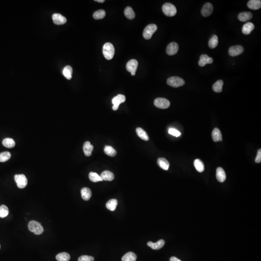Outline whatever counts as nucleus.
I'll list each match as a JSON object with an SVG mask.
<instances>
[{"mask_svg": "<svg viewBox=\"0 0 261 261\" xmlns=\"http://www.w3.org/2000/svg\"><path fill=\"white\" fill-rule=\"evenodd\" d=\"M179 50V45L175 42H172L168 45L166 48V53L170 56L174 55L177 53Z\"/></svg>", "mask_w": 261, "mask_h": 261, "instance_id": "f8f14e48", "label": "nucleus"}, {"mask_svg": "<svg viewBox=\"0 0 261 261\" xmlns=\"http://www.w3.org/2000/svg\"><path fill=\"white\" fill-rule=\"evenodd\" d=\"M52 20L54 24L56 25H63L67 21L64 16L58 13H55L52 15Z\"/></svg>", "mask_w": 261, "mask_h": 261, "instance_id": "ddd939ff", "label": "nucleus"}, {"mask_svg": "<svg viewBox=\"0 0 261 261\" xmlns=\"http://www.w3.org/2000/svg\"><path fill=\"white\" fill-rule=\"evenodd\" d=\"M252 17V14L249 12H244L240 13L238 16V19L241 22H245L250 20Z\"/></svg>", "mask_w": 261, "mask_h": 261, "instance_id": "dca6fc26", "label": "nucleus"}, {"mask_svg": "<svg viewBox=\"0 0 261 261\" xmlns=\"http://www.w3.org/2000/svg\"><path fill=\"white\" fill-rule=\"evenodd\" d=\"M137 256L132 252H129L122 257V261H136Z\"/></svg>", "mask_w": 261, "mask_h": 261, "instance_id": "a878e982", "label": "nucleus"}, {"mask_svg": "<svg viewBox=\"0 0 261 261\" xmlns=\"http://www.w3.org/2000/svg\"><path fill=\"white\" fill-rule=\"evenodd\" d=\"M213 62V60L212 58H211V57H208V60H207V64L212 63Z\"/></svg>", "mask_w": 261, "mask_h": 261, "instance_id": "c03bdc74", "label": "nucleus"}, {"mask_svg": "<svg viewBox=\"0 0 261 261\" xmlns=\"http://www.w3.org/2000/svg\"><path fill=\"white\" fill-rule=\"evenodd\" d=\"M170 261H182L181 260H179V259H178L176 257L173 256L172 257L170 258Z\"/></svg>", "mask_w": 261, "mask_h": 261, "instance_id": "37998d69", "label": "nucleus"}, {"mask_svg": "<svg viewBox=\"0 0 261 261\" xmlns=\"http://www.w3.org/2000/svg\"><path fill=\"white\" fill-rule=\"evenodd\" d=\"M254 25L252 22H247L243 26L242 31L244 34L248 35L251 34L252 31L254 30Z\"/></svg>", "mask_w": 261, "mask_h": 261, "instance_id": "6ab92c4d", "label": "nucleus"}, {"mask_svg": "<svg viewBox=\"0 0 261 261\" xmlns=\"http://www.w3.org/2000/svg\"><path fill=\"white\" fill-rule=\"evenodd\" d=\"M138 63L137 60L132 59L129 60L126 64V69L128 72H130L132 75H135L136 72L138 67Z\"/></svg>", "mask_w": 261, "mask_h": 261, "instance_id": "6e6552de", "label": "nucleus"}, {"mask_svg": "<svg viewBox=\"0 0 261 261\" xmlns=\"http://www.w3.org/2000/svg\"><path fill=\"white\" fill-rule=\"evenodd\" d=\"M103 53L104 57L107 60L112 59L115 54V49L111 43H107L103 45Z\"/></svg>", "mask_w": 261, "mask_h": 261, "instance_id": "f257e3e1", "label": "nucleus"}, {"mask_svg": "<svg viewBox=\"0 0 261 261\" xmlns=\"http://www.w3.org/2000/svg\"><path fill=\"white\" fill-rule=\"evenodd\" d=\"M213 11V7L210 2H207L203 6L201 10V14L205 17H208L211 15Z\"/></svg>", "mask_w": 261, "mask_h": 261, "instance_id": "9b49d317", "label": "nucleus"}, {"mask_svg": "<svg viewBox=\"0 0 261 261\" xmlns=\"http://www.w3.org/2000/svg\"><path fill=\"white\" fill-rule=\"evenodd\" d=\"M255 162L256 163H260L261 161V150L259 149L258 151L257 154L256 158L255 160Z\"/></svg>", "mask_w": 261, "mask_h": 261, "instance_id": "79ce46f5", "label": "nucleus"}, {"mask_svg": "<svg viewBox=\"0 0 261 261\" xmlns=\"http://www.w3.org/2000/svg\"><path fill=\"white\" fill-rule=\"evenodd\" d=\"M126 100L125 96L122 94H118L117 96L113 98L112 102L113 104L112 108L114 110H117L121 103H123Z\"/></svg>", "mask_w": 261, "mask_h": 261, "instance_id": "1a4fd4ad", "label": "nucleus"}, {"mask_svg": "<svg viewBox=\"0 0 261 261\" xmlns=\"http://www.w3.org/2000/svg\"><path fill=\"white\" fill-rule=\"evenodd\" d=\"M165 244V240L163 239H161L159 240L156 243H153L151 241H149L147 242V246L150 247L151 248L155 250H158V249H161L164 247Z\"/></svg>", "mask_w": 261, "mask_h": 261, "instance_id": "4468645a", "label": "nucleus"}, {"mask_svg": "<svg viewBox=\"0 0 261 261\" xmlns=\"http://www.w3.org/2000/svg\"><path fill=\"white\" fill-rule=\"evenodd\" d=\"M208 56L206 54H203L200 57V60L198 62L199 65L201 67L205 66L207 64V60Z\"/></svg>", "mask_w": 261, "mask_h": 261, "instance_id": "58836bf2", "label": "nucleus"}, {"mask_svg": "<svg viewBox=\"0 0 261 261\" xmlns=\"http://www.w3.org/2000/svg\"><path fill=\"white\" fill-rule=\"evenodd\" d=\"M155 107L161 109H166L170 106L169 101L164 98H158L154 101Z\"/></svg>", "mask_w": 261, "mask_h": 261, "instance_id": "0eeeda50", "label": "nucleus"}, {"mask_svg": "<svg viewBox=\"0 0 261 261\" xmlns=\"http://www.w3.org/2000/svg\"><path fill=\"white\" fill-rule=\"evenodd\" d=\"M15 180L17 187L20 189H23L27 186L28 180L23 174H19L15 176Z\"/></svg>", "mask_w": 261, "mask_h": 261, "instance_id": "423d86ee", "label": "nucleus"}, {"mask_svg": "<svg viewBox=\"0 0 261 261\" xmlns=\"http://www.w3.org/2000/svg\"><path fill=\"white\" fill-rule=\"evenodd\" d=\"M157 30V26L155 24H151L147 25L143 31V35L144 38L147 40L150 39Z\"/></svg>", "mask_w": 261, "mask_h": 261, "instance_id": "39448f33", "label": "nucleus"}, {"mask_svg": "<svg viewBox=\"0 0 261 261\" xmlns=\"http://www.w3.org/2000/svg\"><path fill=\"white\" fill-rule=\"evenodd\" d=\"M223 81L222 80H219L215 83L212 87V89L216 92H221L223 91Z\"/></svg>", "mask_w": 261, "mask_h": 261, "instance_id": "c85d7f7f", "label": "nucleus"}, {"mask_svg": "<svg viewBox=\"0 0 261 261\" xmlns=\"http://www.w3.org/2000/svg\"><path fill=\"white\" fill-rule=\"evenodd\" d=\"M212 137L214 141L216 142L222 141L223 140L222 133L220 132V130L217 128H215L213 130L212 132Z\"/></svg>", "mask_w": 261, "mask_h": 261, "instance_id": "4be33fe9", "label": "nucleus"}, {"mask_svg": "<svg viewBox=\"0 0 261 261\" xmlns=\"http://www.w3.org/2000/svg\"><path fill=\"white\" fill-rule=\"evenodd\" d=\"M248 7L252 10H258L261 7L260 0H251L247 4Z\"/></svg>", "mask_w": 261, "mask_h": 261, "instance_id": "f3484780", "label": "nucleus"}, {"mask_svg": "<svg viewBox=\"0 0 261 261\" xmlns=\"http://www.w3.org/2000/svg\"><path fill=\"white\" fill-rule=\"evenodd\" d=\"M124 14L126 17L129 20H132L136 16L135 12L132 7L128 6L124 10Z\"/></svg>", "mask_w": 261, "mask_h": 261, "instance_id": "7c9ffc66", "label": "nucleus"}, {"mask_svg": "<svg viewBox=\"0 0 261 261\" xmlns=\"http://www.w3.org/2000/svg\"><path fill=\"white\" fill-rule=\"evenodd\" d=\"M11 155L9 152H5L0 153V162H5L10 159Z\"/></svg>", "mask_w": 261, "mask_h": 261, "instance_id": "e433bc0d", "label": "nucleus"}, {"mask_svg": "<svg viewBox=\"0 0 261 261\" xmlns=\"http://www.w3.org/2000/svg\"><path fill=\"white\" fill-rule=\"evenodd\" d=\"M244 50V49L241 45H234L231 46L229 49V54L232 57H235L242 53Z\"/></svg>", "mask_w": 261, "mask_h": 261, "instance_id": "9d476101", "label": "nucleus"}, {"mask_svg": "<svg viewBox=\"0 0 261 261\" xmlns=\"http://www.w3.org/2000/svg\"><path fill=\"white\" fill-rule=\"evenodd\" d=\"M81 196L83 199L85 201H88L92 196V191L89 188L85 187L83 188L81 190Z\"/></svg>", "mask_w": 261, "mask_h": 261, "instance_id": "aec40b11", "label": "nucleus"}, {"mask_svg": "<svg viewBox=\"0 0 261 261\" xmlns=\"http://www.w3.org/2000/svg\"><path fill=\"white\" fill-rule=\"evenodd\" d=\"M194 166L198 172L202 173L205 170L204 164L200 159H196L194 161Z\"/></svg>", "mask_w": 261, "mask_h": 261, "instance_id": "b1692460", "label": "nucleus"}, {"mask_svg": "<svg viewBox=\"0 0 261 261\" xmlns=\"http://www.w3.org/2000/svg\"><path fill=\"white\" fill-rule=\"evenodd\" d=\"M216 178L219 182H223L226 179L225 171L222 167H218L216 170Z\"/></svg>", "mask_w": 261, "mask_h": 261, "instance_id": "2eb2a0df", "label": "nucleus"}, {"mask_svg": "<svg viewBox=\"0 0 261 261\" xmlns=\"http://www.w3.org/2000/svg\"><path fill=\"white\" fill-rule=\"evenodd\" d=\"M56 259L58 261H69L70 259V255L66 252H62L56 256Z\"/></svg>", "mask_w": 261, "mask_h": 261, "instance_id": "72a5a7b5", "label": "nucleus"}, {"mask_svg": "<svg viewBox=\"0 0 261 261\" xmlns=\"http://www.w3.org/2000/svg\"><path fill=\"white\" fill-rule=\"evenodd\" d=\"M28 228L31 232H33L37 235L42 234L44 232V228L42 225L35 220H31L29 222Z\"/></svg>", "mask_w": 261, "mask_h": 261, "instance_id": "f03ea898", "label": "nucleus"}, {"mask_svg": "<svg viewBox=\"0 0 261 261\" xmlns=\"http://www.w3.org/2000/svg\"><path fill=\"white\" fill-rule=\"evenodd\" d=\"M89 176V179L92 182H97L99 181H103V179H101V176L96 173L90 172Z\"/></svg>", "mask_w": 261, "mask_h": 261, "instance_id": "c9c22d12", "label": "nucleus"}, {"mask_svg": "<svg viewBox=\"0 0 261 261\" xmlns=\"http://www.w3.org/2000/svg\"><path fill=\"white\" fill-rule=\"evenodd\" d=\"M63 74L67 79L70 80L72 78V74H73V69L71 66H65L64 68L63 71Z\"/></svg>", "mask_w": 261, "mask_h": 261, "instance_id": "bb28decb", "label": "nucleus"}, {"mask_svg": "<svg viewBox=\"0 0 261 261\" xmlns=\"http://www.w3.org/2000/svg\"><path fill=\"white\" fill-rule=\"evenodd\" d=\"M168 132L170 135L175 136L176 137H179V136L181 135V133H180V132H179L178 130H176V129H174V128H170V129H169Z\"/></svg>", "mask_w": 261, "mask_h": 261, "instance_id": "a19ab883", "label": "nucleus"}, {"mask_svg": "<svg viewBox=\"0 0 261 261\" xmlns=\"http://www.w3.org/2000/svg\"><path fill=\"white\" fill-rule=\"evenodd\" d=\"M117 205V200L112 199L110 200L108 202H107L106 207L110 211H113L116 209Z\"/></svg>", "mask_w": 261, "mask_h": 261, "instance_id": "cd10ccee", "label": "nucleus"}, {"mask_svg": "<svg viewBox=\"0 0 261 261\" xmlns=\"http://www.w3.org/2000/svg\"><path fill=\"white\" fill-rule=\"evenodd\" d=\"M157 164L161 168L165 170H168L169 167V163L164 158H159L157 160Z\"/></svg>", "mask_w": 261, "mask_h": 261, "instance_id": "5701e85b", "label": "nucleus"}, {"mask_svg": "<svg viewBox=\"0 0 261 261\" xmlns=\"http://www.w3.org/2000/svg\"><path fill=\"white\" fill-rule=\"evenodd\" d=\"M2 145L5 147L7 148H13L15 146V142L13 139L10 138H6L2 141Z\"/></svg>", "mask_w": 261, "mask_h": 261, "instance_id": "c756f323", "label": "nucleus"}, {"mask_svg": "<svg viewBox=\"0 0 261 261\" xmlns=\"http://www.w3.org/2000/svg\"><path fill=\"white\" fill-rule=\"evenodd\" d=\"M167 83L171 87L178 88L183 86L185 84V81L179 77H172L167 79Z\"/></svg>", "mask_w": 261, "mask_h": 261, "instance_id": "20e7f679", "label": "nucleus"}, {"mask_svg": "<svg viewBox=\"0 0 261 261\" xmlns=\"http://www.w3.org/2000/svg\"><path fill=\"white\" fill-rule=\"evenodd\" d=\"M136 132L137 136L142 139L145 141L149 140V137L147 133L141 128H137L136 129Z\"/></svg>", "mask_w": 261, "mask_h": 261, "instance_id": "393cba45", "label": "nucleus"}, {"mask_svg": "<svg viewBox=\"0 0 261 261\" xmlns=\"http://www.w3.org/2000/svg\"><path fill=\"white\" fill-rule=\"evenodd\" d=\"M106 15L105 11L102 9L98 10L94 12L93 15V17L95 20H101L103 19L106 16Z\"/></svg>", "mask_w": 261, "mask_h": 261, "instance_id": "f704fd0d", "label": "nucleus"}, {"mask_svg": "<svg viewBox=\"0 0 261 261\" xmlns=\"http://www.w3.org/2000/svg\"><path fill=\"white\" fill-rule=\"evenodd\" d=\"M104 152L107 155L110 157H114L117 155L116 150L113 147L109 146H106L104 147Z\"/></svg>", "mask_w": 261, "mask_h": 261, "instance_id": "473e14b6", "label": "nucleus"}, {"mask_svg": "<svg viewBox=\"0 0 261 261\" xmlns=\"http://www.w3.org/2000/svg\"><path fill=\"white\" fill-rule=\"evenodd\" d=\"M83 149L85 155L88 157L92 155V151L93 150V146L89 141H86L84 144Z\"/></svg>", "mask_w": 261, "mask_h": 261, "instance_id": "a211bd4d", "label": "nucleus"}, {"mask_svg": "<svg viewBox=\"0 0 261 261\" xmlns=\"http://www.w3.org/2000/svg\"><path fill=\"white\" fill-rule=\"evenodd\" d=\"M0 248H1V245H0Z\"/></svg>", "mask_w": 261, "mask_h": 261, "instance_id": "49530a36", "label": "nucleus"}, {"mask_svg": "<svg viewBox=\"0 0 261 261\" xmlns=\"http://www.w3.org/2000/svg\"><path fill=\"white\" fill-rule=\"evenodd\" d=\"M162 12L165 15L168 16H173L176 15L177 12L175 6L171 3L167 2L164 4L162 7Z\"/></svg>", "mask_w": 261, "mask_h": 261, "instance_id": "7ed1b4c3", "label": "nucleus"}, {"mask_svg": "<svg viewBox=\"0 0 261 261\" xmlns=\"http://www.w3.org/2000/svg\"><path fill=\"white\" fill-rule=\"evenodd\" d=\"M94 258L88 255H82L78 258V261H94Z\"/></svg>", "mask_w": 261, "mask_h": 261, "instance_id": "ea45409f", "label": "nucleus"}, {"mask_svg": "<svg viewBox=\"0 0 261 261\" xmlns=\"http://www.w3.org/2000/svg\"><path fill=\"white\" fill-rule=\"evenodd\" d=\"M100 176L103 180H105V181H112L114 179L113 173L108 170L104 171L101 174Z\"/></svg>", "mask_w": 261, "mask_h": 261, "instance_id": "412c9836", "label": "nucleus"}, {"mask_svg": "<svg viewBox=\"0 0 261 261\" xmlns=\"http://www.w3.org/2000/svg\"><path fill=\"white\" fill-rule=\"evenodd\" d=\"M9 210L6 205H2L0 207V218H4L8 215Z\"/></svg>", "mask_w": 261, "mask_h": 261, "instance_id": "4c0bfd02", "label": "nucleus"}, {"mask_svg": "<svg viewBox=\"0 0 261 261\" xmlns=\"http://www.w3.org/2000/svg\"><path fill=\"white\" fill-rule=\"evenodd\" d=\"M218 45V37L214 35L209 41L208 46L210 49H215Z\"/></svg>", "mask_w": 261, "mask_h": 261, "instance_id": "2f4dec72", "label": "nucleus"}, {"mask_svg": "<svg viewBox=\"0 0 261 261\" xmlns=\"http://www.w3.org/2000/svg\"><path fill=\"white\" fill-rule=\"evenodd\" d=\"M95 1L97 2H101V3H103V2H104V0H95Z\"/></svg>", "mask_w": 261, "mask_h": 261, "instance_id": "a18cd8bd", "label": "nucleus"}]
</instances>
